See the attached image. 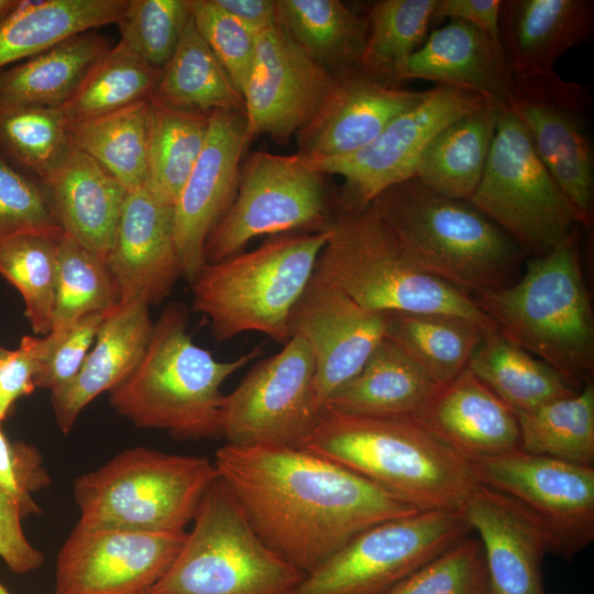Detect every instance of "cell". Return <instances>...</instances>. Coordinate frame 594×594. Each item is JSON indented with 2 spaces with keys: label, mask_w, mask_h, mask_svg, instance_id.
<instances>
[{
  "label": "cell",
  "mask_w": 594,
  "mask_h": 594,
  "mask_svg": "<svg viewBox=\"0 0 594 594\" xmlns=\"http://www.w3.org/2000/svg\"><path fill=\"white\" fill-rule=\"evenodd\" d=\"M593 29L592 0H502L499 42L514 87L512 101L525 99L585 111L591 92L561 78L554 64L588 40Z\"/></svg>",
  "instance_id": "4fadbf2b"
},
{
  "label": "cell",
  "mask_w": 594,
  "mask_h": 594,
  "mask_svg": "<svg viewBox=\"0 0 594 594\" xmlns=\"http://www.w3.org/2000/svg\"><path fill=\"white\" fill-rule=\"evenodd\" d=\"M186 536L77 522L57 553L54 594H146Z\"/></svg>",
  "instance_id": "e0dca14e"
},
{
  "label": "cell",
  "mask_w": 594,
  "mask_h": 594,
  "mask_svg": "<svg viewBox=\"0 0 594 594\" xmlns=\"http://www.w3.org/2000/svg\"><path fill=\"white\" fill-rule=\"evenodd\" d=\"M57 240L26 234L0 244V276L19 292L24 301V316L41 337L52 330Z\"/></svg>",
  "instance_id": "7bdbcfd3"
},
{
  "label": "cell",
  "mask_w": 594,
  "mask_h": 594,
  "mask_svg": "<svg viewBox=\"0 0 594 594\" xmlns=\"http://www.w3.org/2000/svg\"><path fill=\"white\" fill-rule=\"evenodd\" d=\"M213 463L260 538L305 575L365 529L419 512L305 448L227 443Z\"/></svg>",
  "instance_id": "6da1fadb"
},
{
  "label": "cell",
  "mask_w": 594,
  "mask_h": 594,
  "mask_svg": "<svg viewBox=\"0 0 594 594\" xmlns=\"http://www.w3.org/2000/svg\"><path fill=\"white\" fill-rule=\"evenodd\" d=\"M150 100L68 122L70 144L108 170L128 191L148 178Z\"/></svg>",
  "instance_id": "8d00e7d4"
},
{
  "label": "cell",
  "mask_w": 594,
  "mask_h": 594,
  "mask_svg": "<svg viewBox=\"0 0 594 594\" xmlns=\"http://www.w3.org/2000/svg\"><path fill=\"white\" fill-rule=\"evenodd\" d=\"M218 477L206 457L125 449L78 476L73 495L78 524L147 532L184 531Z\"/></svg>",
  "instance_id": "ba28073f"
},
{
  "label": "cell",
  "mask_w": 594,
  "mask_h": 594,
  "mask_svg": "<svg viewBox=\"0 0 594 594\" xmlns=\"http://www.w3.org/2000/svg\"><path fill=\"white\" fill-rule=\"evenodd\" d=\"M501 107L487 103L443 128L421 152L413 178L436 194L470 201L486 166Z\"/></svg>",
  "instance_id": "4dcf8cb0"
},
{
  "label": "cell",
  "mask_w": 594,
  "mask_h": 594,
  "mask_svg": "<svg viewBox=\"0 0 594 594\" xmlns=\"http://www.w3.org/2000/svg\"><path fill=\"white\" fill-rule=\"evenodd\" d=\"M254 34L278 23L276 0H215Z\"/></svg>",
  "instance_id": "11a10c76"
},
{
  "label": "cell",
  "mask_w": 594,
  "mask_h": 594,
  "mask_svg": "<svg viewBox=\"0 0 594 594\" xmlns=\"http://www.w3.org/2000/svg\"><path fill=\"white\" fill-rule=\"evenodd\" d=\"M194 526L147 594H296L305 574L271 549L218 476Z\"/></svg>",
  "instance_id": "9c48e42d"
},
{
  "label": "cell",
  "mask_w": 594,
  "mask_h": 594,
  "mask_svg": "<svg viewBox=\"0 0 594 594\" xmlns=\"http://www.w3.org/2000/svg\"><path fill=\"white\" fill-rule=\"evenodd\" d=\"M147 594V593H146Z\"/></svg>",
  "instance_id": "680465c9"
},
{
  "label": "cell",
  "mask_w": 594,
  "mask_h": 594,
  "mask_svg": "<svg viewBox=\"0 0 594 594\" xmlns=\"http://www.w3.org/2000/svg\"><path fill=\"white\" fill-rule=\"evenodd\" d=\"M419 78L509 106L514 87L501 43L457 20L433 31L413 54L407 79Z\"/></svg>",
  "instance_id": "4316f807"
},
{
  "label": "cell",
  "mask_w": 594,
  "mask_h": 594,
  "mask_svg": "<svg viewBox=\"0 0 594 594\" xmlns=\"http://www.w3.org/2000/svg\"><path fill=\"white\" fill-rule=\"evenodd\" d=\"M480 483L510 496L549 532L552 553L571 560L594 539V466L520 450L472 462Z\"/></svg>",
  "instance_id": "2e32d148"
},
{
  "label": "cell",
  "mask_w": 594,
  "mask_h": 594,
  "mask_svg": "<svg viewBox=\"0 0 594 594\" xmlns=\"http://www.w3.org/2000/svg\"><path fill=\"white\" fill-rule=\"evenodd\" d=\"M422 510L462 512L479 483L472 462L415 418L327 408L302 446Z\"/></svg>",
  "instance_id": "7a4b0ae2"
},
{
  "label": "cell",
  "mask_w": 594,
  "mask_h": 594,
  "mask_svg": "<svg viewBox=\"0 0 594 594\" xmlns=\"http://www.w3.org/2000/svg\"><path fill=\"white\" fill-rule=\"evenodd\" d=\"M242 109H216L205 146L174 204V237L182 275L190 283L207 264L204 249L212 229L231 207L239 164L248 146Z\"/></svg>",
  "instance_id": "ffe728a7"
},
{
  "label": "cell",
  "mask_w": 594,
  "mask_h": 594,
  "mask_svg": "<svg viewBox=\"0 0 594 594\" xmlns=\"http://www.w3.org/2000/svg\"><path fill=\"white\" fill-rule=\"evenodd\" d=\"M468 369L515 413L579 392L553 367L518 346L496 328L484 331Z\"/></svg>",
  "instance_id": "836d02e7"
},
{
  "label": "cell",
  "mask_w": 594,
  "mask_h": 594,
  "mask_svg": "<svg viewBox=\"0 0 594 594\" xmlns=\"http://www.w3.org/2000/svg\"><path fill=\"white\" fill-rule=\"evenodd\" d=\"M337 79L279 22L256 34L255 58L242 91L248 144L264 134L285 145L315 117Z\"/></svg>",
  "instance_id": "ac0fdd59"
},
{
  "label": "cell",
  "mask_w": 594,
  "mask_h": 594,
  "mask_svg": "<svg viewBox=\"0 0 594 594\" xmlns=\"http://www.w3.org/2000/svg\"><path fill=\"white\" fill-rule=\"evenodd\" d=\"M289 332L310 348L315 394L323 409L385 338V314L366 310L314 274L290 314Z\"/></svg>",
  "instance_id": "d6986e66"
},
{
  "label": "cell",
  "mask_w": 594,
  "mask_h": 594,
  "mask_svg": "<svg viewBox=\"0 0 594 594\" xmlns=\"http://www.w3.org/2000/svg\"><path fill=\"white\" fill-rule=\"evenodd\" d=\"M424 95L387 84L361 68L338 77L315 117L296 133L297 153L309 161L351 154L374 141Z\"/></svg>",
  "instance_id": "603a6c76"
},
{
  "label": "cell",
  "mask_w": 594,
  "mask_h": 594,
  "mask_svg": "<svg viewBox=\"0 0 594 594\" xmlns=\"http://www.w3.org/2000/svg\"><path fill=\"white\" fill-rule=\"evenodd\" d=\"M384 314L385 337L440 385L451 382L468 367L484 331L488 329L454 315Z\"/></svg>",
  "instance_id": "e575fe53"
},
{
  "label": "cell",
  "mask_w": 594,
  "mask_h": 594,
  "mask_svg": "<svg viewBox=\"0 0 594 594\" xmlns=\"http://www.w3.org/2000/svg\"><path fill=\"white\" fill-rule=\"evenodd\" d=\"M121 301L160 305L182 275L174 237V205L147 185L129 191L106 258Z\"/></svg>",
  "instance_id": "44dd1931"
},
{
  "label": "cell",
  "mask_w": 594,
  "mask_h": 594,
  "mask_svg": "<svg viewBox=\"0 0 594 594\" xmlns=\"http://www.w3.org/2000/svg\"><path fill=\"white\" fill-rule=\"evenodd\" d=\"M470 202L527 257L543 256L581 228L515 111L502 106L486 166Z\"/></svg>",
  "instance_id": "30bf717a"
},
{
  "label": "cell",
  "mask_w": 594,
  "mask_h": 594,
  "mask_svg": "<svg viewBox=\"0 0 594 594\" xmlns=\"http://www.w3.org/2000/svg\"><path fill=\"white\" fill-rule=\"evenodd\" d=\"M42 183L63 231L106 260L129 193L124 186L73 145Z\"/></svg>",
  "instance_id": "484cf974"
},
{
  "label": "cell",
  "mask_w": 594,
  "mask_h": 594,
  "mask_svg": "<svg viewBox=\"0 0 594 594\" xmlns=\"http://www.w3.org/2000/svg\"><path fill=\"white\" fill-rule=\"evenodd\" d=\"M42 337L24 336L18 348L0 346V424L16 400L36 388L35 376L41 358Z\"/></svg>",
  "instance_id": "816d5d0a"
},
{
  "label": "cell",
  "mask_w": 594,
  "mask_h": 594,
  "mask_svg": "<svg viewBox=\"0 0 594 594\" xmlns=\"http://www.w3.org/2000/svg\"><path fill=\"white\" fill-rule=\"evenodd\" d=\"M153 327L148 306L139 300L121 301L106 316L77 375L51 394L55 421L64 435L73 430L80 413L96 397L110 393L131 375Z\"/></svg>",
  "instance_id": "d4e9b609"
},
{
  "label": "cell",
  "mask_w": 594,
  "mask_h": 594,
  "mask_svg": "<svg viewBox=\"0 0 594 594\" xmlns=\"http://www.w3.org/2000/svg\"><path fill=\"white\" fill-rule=\"evenodd\" d=\"M50 484L40 451L25 442L10 441L0 424V486L16 499L23 516L41 513L31 495Z\"/></svg>",
  "instance_id": "f907efd6"
},
{
  "label": "cell",
  "mask_w": 594,
  "mask_h": 594,
  "mask_svg": "<svg viewBox=\"0 0 594 594\" xmlns=\"http://www.w3.org/2000/svg\"><path fill=\"white\" fill-rule=\"evenodd\" d=\"M371 205L425 273L471 298L512 285L522 272L521 249L470 201L441 196L409 178Z\"/></svg>",
  "instance_id": "5b68a950"
},
{
  "label": "cell",
  "mask_w": 594,
  "mask_h": 594,
  "mask_svg": "<svg viewBox=\"0 0 594 594\" xmlns=\"http://www.w3.org/2000/svg\"><path fill=\"white\" fill-rule=\"evenodd\" d=\"M440 386L385 337L324 408L361 417L417 418Z\"/></svg>",
  "instance_id": "f1b7e54d"
},
{
  "label": "cell",
  "mask_w": 594,
  "mask_h": 594,
  "mask_svg": "<svg viewBox=\"0 0 594 594\" xmlns=\"http://www.w3.org/2000/svg\"><path fill=\"white\" fill-rule=\"evenodd\" d=\"M21 3V0H0V23L11 14Z\"/></svg>",
  "instance_id": "9f6ffc18"
},
{
  "label": "cell",
  "mask_w": 594,
  "mask_h": 594,
  "mask_svg": "<svg viewBox=\"0 0 594 594\" xmlns=\"http://www.w3.org/2000/svg\"><path fill=\"white\" fill-rule=\"evenodd\" d=\"M520 451L585 466L594 465V385L516 413Z\"/></svg>",
  "instance_id": "74e56055"
},
{
  "label": "cell",
  "mask_w": 594,
  "mask_h": 594,
  "mask_svg": "<svg viewBox=\"0 0 594 594\" xmlns=\"http://www.w3.org/2000/svg\"><path fill=\"white\" fill-rule=\"evenodd\" d=\"M315 361L298 334L260 361L224 395L221 433L234 446L302 448L323 409L315 394Z\"/></svg>",
  "instance_id": "5bb4252c"
},
{
  "label": "cell",
  "mask_w": 594,
  "mask_h": 594,
  "mask_svg": "<svg viewBox=\"0 0 594 594\" xmlns=\"http://www.w3.org/2000/svg\"><path fill=\"white\" fill-rule=\"evenodd\" d=\"M324 230L314 274L366 310L439 312L495 328L470 296L425 273L372 205L338 209Z\"/></svg>",
  "instance_id": "8992f818"
},
{
  "label": "cell",
  "mask_w": 594,
  "mask_h": 594,
  "mask_svg": "<svg viewBox=\"0 0 594 594\" xmlns=\"http://www.w3.org/2000/svg\"><path fill=\"white\" fill-rule=\"evenodd\" d=\"M109 312L88 314L64 332L42 337L36 387L48 389L53 394L77 375Z\"/></svg>",
  "instance_id": "681fc988"
},
{
  "label": "cell",
  "mask_w": 594,
  "mask_h": 594,
  "mask_svg": "<svg viewBox=\"0 0 594 594\" xmlns=\"http://www.w3.org/2000/svg\"><path fill=\"white\" fill-rule=\"evenodd\" d=\"M0 594H11L1 582H0Z\"/></svg>",
  "instance_id": "6f0895ef"
},
{
  "label": "cell",
  "mask_w": 594,
  "mask_h": 594,
  "mask_svg": "<svg viewBox=\"0 0 594 594\" xmlns=\"http://www.w3.org/2000/svg\"><path fill=\"white\" fill-rule=\"evenodd\" d=\"M210 113L174 108L150 99L146 185L172 205L205 146Z\"/></svg>",
  "instance_id": "f35d334b"
},
{
  "label": "cell",
  "mask_w": 594,
  "mask_h": 594,
  "mask_svg": "<svg viewBox=\"0 0 594 594\" xmlns=\"http://www.w3.org/2000/svg\"><path fill=\"white\" fill-rule=\"evenodd\" d=\"M462 512L481 541L494 594H547L541 563L552 544L531 512L480 482Z\"/></svg>",
  "instance_id": "7402d4cb"
},
{
  "label": "cell",
  "mask_w": 594,
  "mask_h": 594,
  "mask_svg": "<svg viewBox=\"0 0 594 594\" xmlns=\"http://www.w3.org/2000/svg\"><path fill=\"white\" fill-rule=\"evenodd\" d=\"M194 23L242 95L256 52V34L215 0H190Z\"/></svg>",
  "instance_id": "c3c4849f"
},
{
  "label": "cell",
  "mask_w": 594,
  "mask_h": 594,
  "mask_svg": "<svg viewBox=\"0 0 594 594\" xmlns=\"http://www.w3.org/2000/svg\"><path fill=\"white\" fill-rule=\"evenodd\" d=\"M63 233L44 188L0 152V244L26 234L57 240Z\"/></svg>",
  "instance_id": "7dc6e473"
},
{
  "label": "cell",
  "mask_w": 594,
  "mask_h": 594,
  "mask_svg": "<svg viewBox=\"0 0 594 594\" xmlns=\"http://www.w3.org/2000/svg\"><path fill=\"white\" fill-rule=\"evenodd\" d=\"M487 103L493 102L480 95L436 85L366 146L344 156L306 160L316 170L344 179L339 209H363L385 189L413 178L421 152L443 128Z\"/></svg>",
  "instance_id": "9a60e30c"
},
{
  "label": "cell",
  "mask_w": 594,
  "mask_h": 594,
  "mask_svg": "<svg viewBox=\"0 0 594 594\" xmlns=\"http://www.w3.org/2000/svg\"><path fill=\"white\" fill-rule=\"evenodd\" d=\"M110 47L109 40L92 30L1 70L0 110L62 107Z\"/></svg>",
  "instance_id": "f546056e"
},
{
  "label": "cell",
  "mask_w": 594,
  "mask_h": 594,
  "mask_svg": "<svg viewBox=\"0 0 594 594\" xmlns=\"http://www.w3.org/2000/svg\"><path fill=\"white\" fill-rule=\"evenodd\" d=\"M279 24L334 77L360 68L367 20L339 0H276Z\"/></svg>",
  "instance_id": "d6a6232c"
},
{
  "label": "cell",
  "mask_w": 594,
  "mask_h": 594,
  "mask_svg": "<svg viewBox=\"0 0 594 594\" xmlns=\"http://www.w3.org/2000/svg\"><path fill=\"white\" fill-rule=\"evenodd\" d=\"M23 517L20 504L0 486V557L16 574L33 572L44 562V553L24 534Z\"/></svg>",
  "instance_id": "f5cc1de1"
},
{
  "label": "cell",
  "mask_w": 594,
  "mask_h": 594,
  "mask_svg": "<svg viewBox=\"0 0 594 594\" xmlns=\"http://www.w3.org/2000/svg\"><path fill=\"white\" fill-rule=\"evenodd\" d=\"M508 107L522 122L579 224L588 229L594 219V161L582 112L525 99H515Z\"/></svg>",
  "instance_id": "83f0119b"
},
{
  "label": "cell",
  "mask_w": 594,
  "mask_h": 594,
  "mask_svg": "<svg viewBox=\"0 0 594 594\" xmlns=\"http://www.w3.org/2000/svg\"><path fill=\"white\" fill-rule=\"evenodd\" d=\"M502 0H436L432 20L446 19L466 22L492 41L499 42V11Z\"/></svg>",
  "instance_id": "db71d44e"
},
{
  "label": "cell",
  "mask_w": 594,
  "mask_h": 594,
  "mask_svg": "<svg viewBox=\"0 0 594 594\" xmlns=\"http://www.w3.org/2000/svg\"><path fill=\"white\" fill-rule=\"evenodd\" d=\"M524 265L512 285L472 299L502 336L581 389L593 383L594 315L581 265L580 228Z\"/></svg>",
  "instance_id": "277c9868"
},
{
  "label": "cell",
  "mask_w": 594,
  "mask_h": 594,
  "mask_svg": "<svg viewBox=\"0 0 594 594\" xmlns=\"http://www.w3.org/2000/svg\"><path fill=\"white\" fill-rule=\"evenodd\" d=\"M128 0H21L0 23V72L84 32L112 24Z\"/></svg>",
  "instance_id": "1f68e13d"
},
{
  "label": "cell",
  "mask_w": 594,
  "mask_h": 594,
  "mask_svg": "<svg viewBox=\"0 0 594 594\" xmlns=\"http://www.w3.org/2000/svg\"><path fill=\"white\" fill-rule=\"evenodd\" d=\"M327 239L324 229L277 234L252 251L207 263L190 283L191 310L209 318L218 342L256 331L285 344L290 314Z\"/></svg>",
  "instance_id": "52a82bcc"
},
{
  "label": "cell",
  "mask_w": 594,
  "mask_h": 594,
  "mask_svg": "<svg viewBox=\"0 0 594 594\" xmlns=\"http://www.w3.org/2000/svg\"><path fill=\"white\" fill-rule=\"evenodd\" d=\"M189 309L170 302L154 322L145 352L131 375L110 392L113 409L135 427L167 431L179 440L221 433L223 382L261 354L263 345L218 361L187 332Z\"/></svg>",
  "instance_id": "3957f363"
},
{
  "label": "cell",
  "mask_w": 594,
  "mask_h": 594,
  "mask_svg": "<svg viewBox=\"0 0 594 594\" xmlns=\"http://www.w3.org/2000/svg\"><path fill=\"white\" fill-rule=\"evenodd\" d=\"M152 100L186 110L210 113L242 109V95L198 32L193 16L173 55L161 69Z\"/></svg>",
  "instance_id": "d590c367"
},
{
  "label": "cell",
  "mask_w": 594,
  "mask_h": 594,
  "mask_svg": "<svg viewBox=\"0 0 594 594\" xmlns=\"http://www.w3.org/2000/svg\"><path fill=\"white\" fill-rule=\"evenodd\" d=\"M387 594H494L480 539L465 536Z\"/></svg>",
  "instance_id": "bcb514c9"
},
{
  "label": "cell",
  "mask_w": 594,
  "mask_h": 594,
  "mask_svg": "<svg viewBox=\"0 0 594 594\" xmlns=\"http://www.w3.org/2000/svg\"><path fill=\"white\" fill-rule=\"evenodd\" d=\"M161 70L118 42L95 64L61 108L68 122L95 118L150 100Z\"/></svg>",
  "instance_id": "60d3db41"
},
{
  "label": "cell",
  "mask_w": 594,
  "mask_h": 594,
  "mask_svg": "<svg viewBox=\"0 0 594 594\" xmlns=\"http://www.w3.org/2000/svg\"><path fill=\"white\" fill-rule=\"evenodd\" d=\"M470 534L463 512L422 510L380 522L306 575L296 594H387Z\"/></svg>",
  "instance_id": "7c38bea8"
},
{
  "label": "cell",
  "mask_w": 594,
  "mask_h": 594,
  "mask_svg": "<svg viewBox=\"0 0 594 594\" xmlns=\"http://www.w3.org/2000/svg\"><path fill=\"white\" fill-rule=\"evenodd\" d=\"M121 302L105 258L63 233L57 240V275L52 330L62 333L84 316L111 311Z\"/></svg>",
  "instance_id": "b9f144b4"
},
{
  "label": "cell",
  "mask_w": 594,
  "mask_h": 594,
  "mask_svg": "<svg viewBox=\"0 0 594 594\" xmlns=\"http://www.w3.org/2000/svg\"><path fill=\"white\" fill-rule=\"evenodd\" d=\"M323 175L298 153H252L231 207L206 240V263L238 254L261 235L323 230L338 211Z\"/></svg>",
  "instance_id": "8fae6325"
},
{
  "label": "cell",
  "mask_w": 594,
  "mask_h": 594,
  "mask_svg": "<svg viewBox=\"0 0 594 594\" xmlns=\"http://www.w3.org/2000/svg\"><path fill=\"white\" fill-rule=\"evenodd\" d=\"M190 19V0H128L117 22L120 42L161 70L176 50Z\"/></svg>",
  "instance_id": "f6af8a7d"
},
{
  "label": "cell",
  "mask_w": 594,
  "mask_h": 594,
  "mask_svg": "<svg viewBox=\"0 0 594 594\" xmlns=\"http://www.w3.org/2000/svg\"><path fill=\"white\" fill-rule=\"evenodd\" d=\"M471 462L520 449L516 413L468 367L417 418Z\"/></svg>",
  "instance_id": "cb8c5ba5"
},
{
  "label": "cell",
  "mask_w": 594,
  "mask_h": 594,
  "mask_svg": "<svg viewBox=\"0 0 594 594\" xmlns=\"http://www.w3.org/2000/svg\"><path fill=\"white\" fill-rule=\"evenodd\" d=\"M68 121L61 107L0 110V152L42 180L70 148Z\"/></svg>",
  "instance_id": "ee69618b"
},
{
  "label": "cell",
  "mask_w": 594,
  "mask_h": 594,
  "mask_svg": "<svg viewBox=\"0 0 594 594\" xmlns=\"http://www.w3.org/2000/svg\"><path fill=\"white\" fill-rule=\"evenodd\" d=\"M436 0H380L366 15L360 68L393 86L407 80V66L432 20Z\"/></svg>",
  "instance_id": "ab89813d"
}]
</instances>
